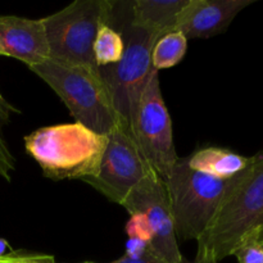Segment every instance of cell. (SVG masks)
<instances>
[{
    "label": "cell",
    "instance_id": "1",
    "mask_svg": "<svg viewBox=\"0 0 263 263\" xmlns=\"http://www.w3.org/2000/svg\"><path fill=\"white\" fill-rule=\"evenodd\" d=\"M262 231L263 152H259L248 168L230 180L210 225L197 240L198 248L208 251L220 262Z\"/></svg>",
    "mask_w": 263,
    "mask_h": 263
},
{
    "label": "cell",
    "instance_id": "2",
    "mask_svg": "<svg viewBox=\"0 0 263 263\" xmlns=\"http://www.w3.org/2000/svg\"><path fill=\"white\" fill-rule=\"evenodd\" d=\"M108 136L79 122L48 126L25 138L27 153L51 180L86 181L98 172Z\"/></svg>",
    "mask_w": 263,
    "mask_h": 263
},
{
    "label": "cell",
    "instance_id": "3",
    "mask_svg": "<svg viewBox=\"0 0 263 263\" xmlns=\"http://www.w3.org/2000/svg\"><path fill=\"white\" fill-rule=\"evenodd\" d=\"M62 99L76 122L108 135L122 118L116 113L99 67L67 64L49 58L31 67Z\"/></svg>",
    "mask_w": 263,
    "mask_h": 263
},
{
    "label": "cell",
    "instance_id": "4",
    "mask_svg": "<svg viewBox=\"0 0 263 263\" xmlns=\"http://www.w3.org/2000/svg\"><path fill=\"white\" fill-rule=\"evenodd\" d=\"M230 180L193 171L186 159L179 158L163 180L177 238L198 240L203 235L228 190Z\"/></svg>",
    "mask_w": 263,
    "mask_h": 263
},
{
    "label": "cell",
    "instance_id": "5",
    "mask_svg": "<svg viewBox=\"0 0 263 263\" xmlns=\"http://www.w3.org/2000/svg\"><path fill=\"white\" fill-rule=\"evenodd\" d=\"M115 3L108 0H76L43 18L49 58L67 64L98 67L94 41L99 26L110 22Z\"/></svg>",
    "mask_w": 263,
    "mask_h": 263
},
{
    "label": "cell",
    "instance_id": "6",
    "mask_svg": "<svg viewBox=\"0 0 263 263\" xmlns=\"http://www.w3.org/2000/svg\"><path fill=\"white\" fill-rule=\"evenodd\" d=\"M130 131L151 168L166 179L179 161L174 131L161 90L159 72L153 71L141 91L133 116Z\"/></svg>",
    "mask_w": 263,
    "mask_h": 263
},
{
    "label": "cell",
    "instance_id": "7",
    "mask_svg": "<svg viewBox=\"0 0 263 263\" xmlns=\"http://www.w3.org/2000/svg\"><path fill=\"white\" fill-rule=\"evenodd\" d=\"M121 33L125 39L122 59L112 66L100 67L99 72L107 85L116 113L130 123L141 91L154 71L152 50L158 39L133 26L130 21Z\"/></svg>",
    "mask_w": 263,
    "mask_h": 263
},
{
    "label": "cell",
    "instance_id": "8",
    "mask_svg": "<svg viewBox=\"0 0 263 263\" xmlns=\"http://www.w3.org/2000/svg\"><path fill=\"white\" fill-rule=\"evenodd\" d=\"M107 136V146L99 170L84 182L108 200L121 205L128 193L154 171L134 140L127 122L121 120Z\"/></svg>",
    "mask_w": 263,
    "mask_h": 263
},
{
    "label": "cell",
    "instance_id": "9",
    "mask_svg": "<svg viewBox=\"0 0 263 263\" xmlns=\"http://www.w3.org/2000/svg\"><path fill=\"white\" fill-rule=\"evenodd\" d=\"M121 205L130 216L143 218L149 233V248L154 253L168 263H185L163 179L151 172L128 193Z\"/></svg>",
    "mask_w": 263,
    "mask_h": 263
},
{
    "label": "cell",
    "instance_id": "10",
    "mask_svg": "<svg viewBox=\"0 0 263 263\" xmlns=\"http://www.w3.org/2000/svg\"><path fill=\"white\" fill-rule=\"evenodd\" d=\"M254 0H187L180 10L175 30L187 41L223 33L236 15Z\"/></svg>",
    "mask_w": 263,
    "mask_h": 263
},
{
    "label": "cell",
    "instance_id": "11",
    "mask_svg": "<svg viewBox=\"0 0 263 263\" xmlns=\"http://www.w3.org/2000/svg\"><path fill=\"white\" fill-rule=\"evenodd\" d=\"M0 55L18 59L28 68L48 61L50 55L43 18L0 15Z\"/></svg>",
    "mask_w": 263,
    "mask_h": 263
},
{
    "label": "cell",
    "instance_id": "12",
    "mask_svg": "<svg viewBox=\"0 0 263 263\" xmlns=\"http://www.w3.org/2000/svg\"><path fill=\"white\" fill-rule=\"evenodd\" d=\"M187 0H135L131 4L130 23L159 39L176 27L180 10Z\"/></svg>",
    "mask_w": 263,
    "mask_h": 263
},
{
    "label": "cell",
    "instance_id": "13",
    "mask_svg": "<svg viewBox=\"0 0 263 263\" xmlns=\"http://www.w3.org/2000/svg\"><path fill=\"white\" fill-rule=\"evenodd\" d=\"M185 159L193 171L217 179L230 180L248 168L253 156L246 157L230 149L208 146L198 149Z\"/></svg>",
    "mask_w": 263,
    "mask_h": 263
},
{
    "label": "cell",
    "instance_id": "14",
    "mask_svg": "<svg viewBox=\"0 0 263 263\" xmlns=\"http://www.w3.org/2000/svg\"><path fill=\"white\" fill-rule=\"evenodd\" d=\"M94 59L97 66L107 67L118 63L125 53V39L120 31L115 30L110 22L99 26L94 41Z\"/></svg>",
    "mask_w": 263,
    "mask_h": 263
},
{
    "label": "cell",
    "instance_id": "15",
    "mask_svg": "<svg viewBox=\"0 0 263 263\" xmlns=\"http://www.w3.org/2000/svg\"><path fill=\"white\" fill-rule=\"evenodd\" d=\"M187 49V39L180 31L164 33L157 40L152 50V66L154 71L171 68L184 59Z\"/></svg>",
    "mask_w": 263,
    "mask_h": 263
},
{
    "label": "cell",
    "instance_id": "16",
    "mask_svg": "<svg viewBox=\"0 0 263 263\" xmlns=\"http://www.w3.org/2000/svg\"><path fill=\"white\" fill-rule=\"evenodd\" d=\"M110 263H168L154 253L148 244L139 239H128L126 253Z\"/></svg>",
    "mask_w": 263,
    "mask_h": 263
},
{
    "label": "cell",
    "instance_id": "17",
    "mask_svg": "<svg viewBox=\"0 0 263 263\" xmlns=\"http://www.w3.org/2000/svg\"><path fill=\"white\" fill-rule=\"evenodd\" d=\"M238 263H263V244L256 236L244 240L234 251Z\"/></svg>",
    "mask_w": 263,
    "mask_h": 263
},
{
    "label": "cell",
    "instance_id": "18",
    "mask_svg": "<svg viewBox=\"0 0 263 263\" xmlns=\"http://www.w3.org/2000/svg\"><path fill=\"white\" fill-rule=\"evenodd\" d=\"M0 263H57L53 256L33 252L12 251L0 258Z\"/></svg>",
    "mask_w": 263,
    "mask_h": 263
},
{
    "label": "cell",
    "instance_id": "19",
    "mask_svg": "<svg viewBox=\"0 0 263 263\" xmlns=\"http://www.w3.org/2000/svg\"><path fill=\"white\" fill-rule=\"evenodd\" d=\"M14 168V157L12 156L9 149L0 148V177H3V179L7 180V181H10Z\"/></svg>",
    "mask_w": 263,
    "mask_h": 263
},
{
    "label": "cell",
    "instance_id": "20",
    "mask_svg": "<svg viewBox=\"0 0 263 263\" xmlns=\"http://www.w3.org/2000/svg\"><path fill=\"white\" fill-rule=\"evenodd\" d=\"M12 113H18V109L13 107L12 104H9L4 99V97L0 94V122H2V125H5V123L9 122V118Z\"/></svg>",
    "mask_w": 263,
    "mask_h": 263
},
{
    "label": "cell",
    "instance_id": "21",
    "mask_svg": "<svg viewBox=\"0 0 263 263\" xmlns=\"http://www.w3.org/2000/svg\"><path fill=\"white\" fill-rule=\"evenodd\" d=\"M193 263H220V262H218L217 259H216L208 251H205V249L203 248H198L197 256H195Z\"/></svg>",
    "mask_w": 263,
    "mask_h": 263
},
{
    "label": "cell",
    "instance_id": "22",
    "mask_svg": "<svg viewBox=\"0 0 263 263\" xmlns=\"http://www.w3.org/2000/svg\"><path fill=\"white\" fill-rule=\"evenodd\" d=\"M10 252H12V249H10L9 243H8L5 239L0 238V258H2V257H4L5 254L10 253Z\"/></svg>",
    "mask_w": 263,
    "mask_h": 263
},
{
    "label": "cell",
    "instance_id": "23",
    "mask_svg": "<svg viewBox=\"0 0 263 263\" xmlns=\"http://www.w3.org/2000/svg\"><path fill=\"white\" fill-rule=\"evenodd\" d=\"M256 238H257V239H258V240H259V241H261V243L263 244V231H262V233H259V234H258V235H257V236H256Z\"/></svg>",
    "mask_w": 263,
    "mask_h": 263
},
{
    "label": "cell",
    "instance_id": "24",
    "mask_svg": "<svg viewBox=\"0 0 263 263\" xmlns=\"http://www.w3.org/2000/svg\"><path fill=\"white\" fill-rule=\"evenodd\" d=\"M81 263H94V262H81Z\"/></svg>",
    "mask_w": 263,
    "mask_h": 263
}]
</instances>
